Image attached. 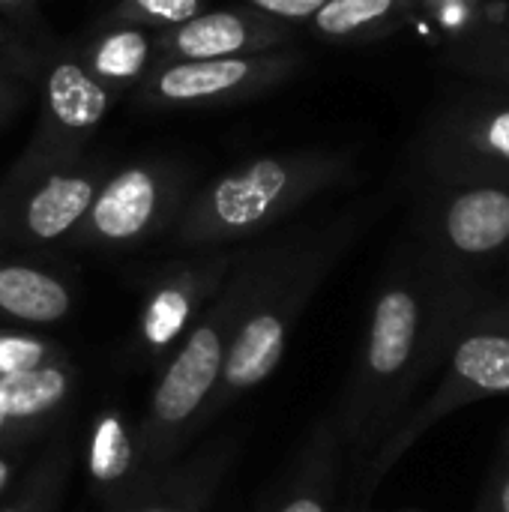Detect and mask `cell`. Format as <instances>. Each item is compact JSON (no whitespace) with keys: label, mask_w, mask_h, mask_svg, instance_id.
<instances>
[{"label":"cell","mask_w":509,"mask_h":512,"mask_svg":"<svg viewBox=\"0 0 509 512\" xmlns=\"http://www.w3.org/2000/svg\"><path fill=\"white\" fill-rule=\"evenodd\" d=\"M342 171L345 162L324 150L249 159L189 195L177 219V240L183 246H213L252 237L333 186Z\"/></svg>","instance_id":"1"},{"label":"cell","mask_w":509,"mask_h":512,"mask_svg":"<svg viewBox=\"0 0 509 512\" xmlns=\"http://www.w3.org/2000/svg\"><path fill=\"white\" fill-rule=\"evenodd\" d=\"M108 165L93 156L15 159L0 183V237L54 243L84 222Z\"/></svg>","instance_id":"2"},{"label":"cell","mask_w":509,"mask_h":512,"mask_svg":"<svg viewBox=\"0 0 509 512\" xmlns=\"http://www.w3.org/2000/svg\"><path fill=\"white\" fill-rule=\"evenodd\" d=\"M303 66V54L276 48L246 57L219 60H186L159 63L132 90L138 108L171 111V108H213L258 99L285 84Z\"/></svg>","instance_id":"3"},{"label":"cell","mask_w":509,"mask_h":512,"mask_svg":"<svg viewBox=\"0 0 509 512\" xmlns=\"http://www.w3.org/2000/svg\"><path fill=\"white\" fill-rule=\"evenodd\" d=\"M189 174L171 159H138L102 180L75 237L96 246H126L180 219Z\"/></svg>","instance_id":"4"},{"label":"cell","mask_w":509,"mask_h":512,"mask_svg":"<svg viewBox=\"0 0 509 512\" xmlns=\"http://www.w3.org/2000/svg\"><path fill=\"white\" fill-rule=\"evenodd\" d=\"M114 99L117 96L90 75L78 48L57 51L42 69L36 126L18 159L84 156Z\"/></svg>","instance_id":"5"},{"label":"cell","mask_w":509,"mask_h":512,"mask_svg":"<svg viewBox=\"0 0 509 512\" xmlns=\"http://www.w3.org/2000/svg\"><path fill=\"white\" fill-rule=\"evenodd\" d=\"M294 39V24L270 18L252 6L201 12L183 24L156 30V63L246 57L285 48Z\"/></svg>","instance_id":"6"},{"label":"cell","mask_w":509,"mask_h":512,"mask_svg":"<svg viewBox=\"0 0 509 512\" xmlns=\"http://www.w3.org/2000/svg\"><path fill=\"white\" fill-rule=\"evenodd\" d=\"M225 360V336L219 324H201L180 354L171 360L168 372L162 375L156 396H153V417L159 426H180L186 423L201 402L210 396L213 384L219 381Z\"/></svg>","instance_id":"7"},{"label":"cell","mask_w":509,"mask_h":512,"mask_svg":"<svg viewBox=\"0 0 509 512\" xmlns=\"http://www.w3.org/2000/svg\"><path fill=\"white\" fill-rule=\"evenodd\" d=\"M78 54L90 75L114 96L135 90L156 63V33L135 24H102Z\"/></svg>","instance_id":"8"},{"label":"cell","mask_w":509,"mask_h":512,"mask_svg":"<svg viewBox=\"0 0 509 512\" xmlns=\"http://www.w3.org/2000/svg\"><path fill=\"white\" fill-rule=\"evenodd\" d=\"M72 309L69 288L36 267L0 264V312L27 324H54Z\"/></svg>","instance_id":"9"},{"label":"cell","mask_w":509,"mask_h":512,"mask_svg":"<svg viewBox=\"0 0 509 512\" xmlns=\"http://www.w3.org/2000/svg\"><path fill=\"white\" fill-rule=\"evenodd\" d=\"M447 237L468 255H483L509 240V195L501 189H471L447 210Z\"/></svg>","instance_id":"10"},{"label":"cell","mask_w":509,"mask_h":512,"mask_svg":"<svg viewBox=\"0 0 509 512\" xmlns=\"http://www.w3.org/2000/svg\"><path fill=\"white\" fill-rule=\"evenodd\" d=\"M282 354H285V324L276 315L249 318L234 336L222 360L225 384L231 390H249L267 381L276 372Z\"/></svg>","instance_id":"11"},{"label":"cell","mask_w":509,"mask_h":512,"mask_svg":"<svg viewBox=\"0 0 509 512\" xmlns=\"http://www.w3.org/2000/svg\"><path fill=\"white\" fill-rule=\"evenodd\" d=\"M420 327V306L408 291H387L372 318L369 333V366L378 375H396L417 342Z\"/></svg>","instance_id":"12"},{"label":"cell","mask_w":509,"mask_h":512,"mask_svg":"<svg viewBox=\"0 0 509 512\" xmlns=\"http://www.w3.org/2000/svg\"><path fill=\"white\" fill-rule=\"evenodd\" d=\"M69 393V375L60 366L0 375V435L9 423H27L51 414Z\"/></svg>","instance_id":"13"},{"label":"cell","mask_w":509,"mask_h":512,"mask_svg":"<svg viewBox=\"0 0 509 512\" xmlns=\"http://www.w3.org/2000/svg\"><path fill=\"white\" fill-rule=\"evenodd\" d=\"M456 372L480 390L507 393L509 390V339L507 336H471L456 348Z\"/></svg>","instance_id":"14"},{"label":"cell","mask_w":509,"mask_h":512,"mask_svg":"<svg viewBox=\"0 0 509 512\" xmlns=\"http://www.w3.org/2000/svg\"><path fill=\"white\" fill-rule=\"evenodd\" d=\"M396 3L399 0H327L312 15V24L327 39H348L390 18Z\"/></svg>","instance_id":"15"},{"label":"cell","mask_w":509,"mask_h":512,"mask_svg":"<svg viewBox=\"0 0 509 512\" xmlns=\"http://www.w3.org/2000/svg\"><path fill=\"white\" fill-rule=\"evenodd\" d=\"M207 0H117L108 12V24H135L147 30H165L201 15Z\"/></svg>","instance_id":"16"},{"label":"cell","mask_w":509,"mask_h":512,"mask_svg":"<svg viewBox=\"0 0 509 512\" xmlns=\"http://www.w3.org/2000/svg\"><path fill=\"white\" fill-rule=\"evenodd\" d=\"M129 441H126V432L123 426L114 420V417H105L93 435V450H90V468H93V477L111 483L117 480L120 474H126L129 468Z\"/></svg>","instance_id":"17"},{"label":"cell","mask_w":509,"mask_h":512,"mask_svg":"<svg viewBox=\"0 0 509 512\" xmlns=\"http://www.w3.org/2000/svg\"><path fill=\"white\" fill-rule=\"evenodd\" d=\"M48 348L39 339L27 336H0V375L27 372L45 366Z\"/></svg>","instance_id":"18"},{"label":"cell","mask_w":509,"mask_h":512,"mask_svg":"<svg viewBox=\"0 0 509 512\" xmlns=\"http://www.w3.org/2000/svg\"><path fill=\"white\" fill-rule=\"evenodd\" d=\"M324 3L327 0H246V6H252V9H258V12L270 15V18L288 21V24L312 18Z\"/></svg>","instance_id":"19"},{"label":"cell","mask_w":509,"mask_h":512,"mask_svg":"<svg viewBox=\"0 0 509 512\" xmlns=\"http://www.w3.org/2000/svg\"><path fill=\"white\" fill-rule=\"evenodd\" d=\"M27 66H15V63H0V123L9 120V114L21 105L24 96V72Z\"/></svg>","instance_id":"20"},{"label":"cell","mask_w":509,"mask_h":512,"mask_svg":"<svg viewBox=\"0 0 509 512\" xmlns=\"http://www.w3.org/2000/svg\"><path fill=\"white\" fill-rule=\"evenodd\" d=\"M39 12V0H0V18L9 24H33Z\"/></svg>","instance_id":"21"},{"label":"cell","mask_w":509,"mask_h":512,"mask_svg":"<svg viewBox=\"0 0 509 512\" xmlns=\"http://www.w3.org/2000/svg\"><path fill=\"white\" fill-rule=\"evenodd\" d=\"M486 141L495 153H501L504 159H509V111H501L489 120L486 126Z\"/></svg>","instance_id":"22"},{"label":"cell","mask_w":509,"mask_h":512,"mask_svg":"<svg viewBox=\"0 0 509 512\" xmlns=\"http://www.w3.org/2000/svg\"><path fill=\"white\" fill-rule=\"evenodd\" d=\"M0 54H6L9 60H18V63L30 66V54L24 51L18 33L12 30V24H6L3 18H0Z\"/></svg>","instance_id":"23"},{"label":"cell","mask_w":509,"mask_h":512,"mask_svg":"<svg viewBox=\"0 0 509 512\" xmlns=\"http://www.w3.org/2000/svg\"><path fill=\"white\" fill-rule=\"evenodd\" d=\"M282 512H324V507L318 501H312V498H300V501L288 504Z\"/></svg>","instance_id":"24"},{"label":"cell","mask_w":509,"mask_h":512,"mask_svg":"<svg viewBox=\"0 0 509 512\" xmlns=\"http://www.w3.org/2000/svg\"><path fill=\"white\" fill-rule=\"evenodd\" d=\"M6 480H9V462L0 459V489L6 486Z\"/></svg>","instance_id":"25"},{"label":"cell","mask_w":509,"mask_h":512,"mask_svg":"<svg viewBox=\"0 0 509 512\" xmlns=\"http://www.w3.org/2000/svg\"><path fill=\"white\" fill-rule=\"evenodd\" d=\"M501 510L509 512V483L504 486V495H501Z\"/></svg>","instance_id":"26"},{"label":"cell","mask_w":509,"mask_h":512,"mask_svg":"<svg viewBox=\"0 0 509 512\" xmlns=\"http://www.w3.org/2000/svg\"><path fill=\"white\" fill-rule=\"evenodd\" d=\"M144 512H180V510H165V507H153V510H144Z\"/></svg>","instance_id":"27"},{"label":"cell","mask_w":509,"mask_h":512,"mask_svg":"<svg viewBox=\"0 0 509 512\" xmlns=\"http://www.w3.org/2000/svg\"><path fill=\"white\" fill-rule=\"evenodd\" d=\"M3 512H24V510H15V507H9V510H3Z\"/></svg>","instance_id":"28"}]
</instances>
